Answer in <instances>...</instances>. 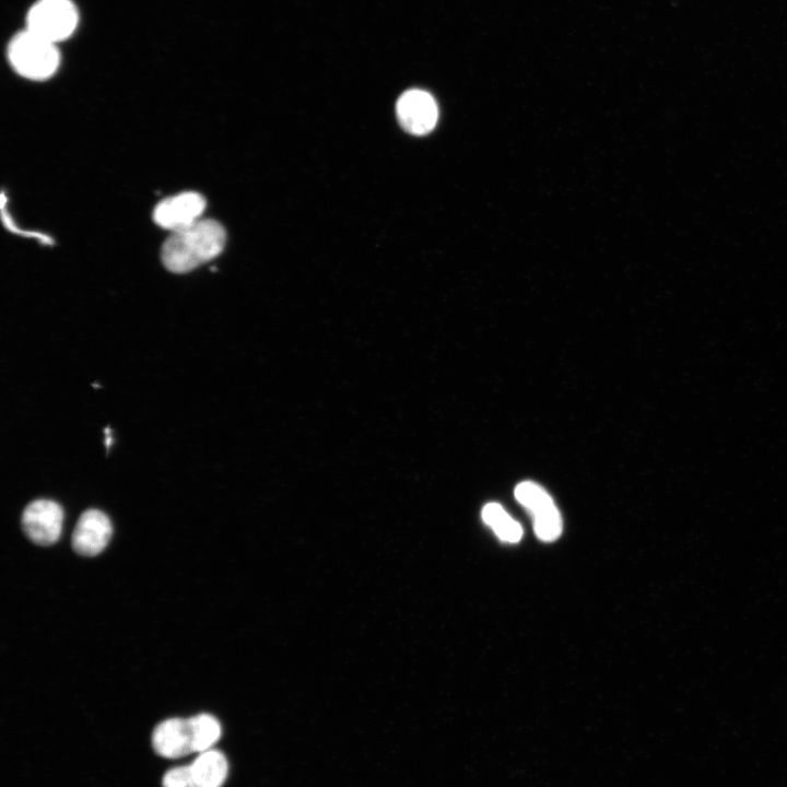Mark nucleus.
<instances>
[{
	"instance_id": "0eeeda50",
	"label": "nucleus",
	"mask_w": 787,
	"mask_h": 787,
	"mask_svg": "<svg viewBox=\"0 0 787 787\" xmlns=\"http://www.w3.org/2000/svg\"><path fill=\"white\" fill-rule=\"evenodd\" d=\"M205 209V199L195 191H185L168 197L156 204L154 222L172 233L184 230L199 220Z\"/></svg>"
},
{
	"instance_id": "7ed1b4c3",
	"label": "nucleus",
	"mask_w": 787,
	"mask_h": 787,
	"mask_svg": "<svg viewBox=\"0 0 787 787\" xmlns=\"http://www.w3.org/2000/svg\"><path fill=\"white\" fill-rule=\"evenodd\" d=\"M78 19L70 0H38L27 13L26 30L57 44L72 35Z\"/></svg>"
},
{
	"instance_id": "f257e3e1",
	"label": "nucleus",
	"mask_w": 787,
	"mask_h": 787,
	"mask_svg": "<svg viewBox=\"0 0 787 787\" xmlns=\"http://www.w3.org/2000/svg\"><path fill=\"white\" fill-rule=\"evenodd\" d=\"M225 242L226 233L219 222L201 219L172 233L162 247L161 258L169 271L185 273L218 257Z\"/></svg>"
},
{
	"instance_id": "ddd939ff",
	"label": "nucleus",
	"mask_w": 787,
	"mask_h": 787,
	"mask_svg": "<svg viewBox=\"0 0 787 787\" xmlns=\"http://www.w3.org/2000/svg\"><path fill=\"white\" fill-rule=\"evenodd\" d=\"M163 787H200L195 779L190 765L178 766L165 773Z\"/></svg>"
},
{
	"instance_id": "1a4fd4ad",
	"label": "nucleus",
	"mask_w": 787,
	"mask_h": 787,
	"mask_svg": "<svg viewBox=\"0 0 787 787\" xmlns=\"http://www.w3.org/2000/svg\"><path fill=\"white\" fill-rule=\"evenodd\" d=\"M152 747L166 759H178L195 752L189 718H168L156 725L152 732Z\"/></svg>"
},
{
	"instance_id": "9d476101",
	"label": "nucleus",
	"mask_w": 787,
	"mask_h": 787,
	"mask_svg": "<svg viewBox=\"0 0 787 787\" xmlns=\"http://www.w3.org/2000/svg\"><path fill=\"white\" fill-rule=\"evenodd\" d=\"M200 787H221L226 779L228 765L223 753L207 750L189 764Z\"/></svg>"
},
{
	"instance_id": "39448f33",
	"label": "nucleus",
	"mask_w": 787,
	"mask_h": 787,
	"mask_svg": "<svg viewBox=\"0 0 787 787\" xmlns=\"http://www.w3.org/2000/svg\"><path fill=\"white\" fill-rule=\"evenodd\" d=\"M21 522L24 533L31 541L40 545H50L61 535L63 510L55 501L35 500L24 508Z\"/></svg>"
},
{
	"instance_id": "6e6552de",
	"label": "nucleus",
	"mask_w": 787,
	"mask_h": 787,
	"mask_svg": "<svg viewBox=\"0 0 787 787\" xmlns=\"http://www.w3.org/2000/svg\"><path fill=\"white\" fill-rule=\"evenodd\" d=\"M113 535L106 514L91 508L81 514L72 533V548L82 556H95L108 544Z\"/></svg>"
},
{
	"instance_id": "f8f14e48",
	"label": "nucleus",
	"mask_w": 787,
	"mask_h": 787,
	"mask_svg": "<svg viewBox=\"0 0 787 787\" xmlns=\"http://www.w3.org/2000/svg\"><path fill=\"white\" fill-rule=\"evenodd\" d=\"M195 752H204L221 737V725L219 720L210 714H199L189 718Z\"/></svg>"
},
{
	"instance_id": "423d86ee",
	"label": "nucleus",
	"mask_w": 787,
	"mask_h": 787,
	"mask_svg": "<svg viewBox=\"0 0 787 787\" xmlns=\"http://www.w3.org/2000/svg\"><path fill=\"white\" fill-rule=\"evenodd\" d=\"M397 118L401 127L414 136L431 132L438 119V108L434 97L423 90H409L398 99Z\"/></svg>"
},
{
	"instance_id": "9b49d317",
	"label": "nucleus",
	"mask_w": 787,
	"mask_h": 787,
	"mask_svg": "<svg viewBox=\"0 0 787 787\" xmlns=\"http://www.w3.org/2000/svg\"><path fill=\"white\" fill-rule=\"evenodd\" d=\"M482 518L496 536L506 542H518L522 536L520 525L514 520L501 505L490 503L482 510Z\"/></svg>"
},
{
	"instance_id": "f03ea898",
	"label": "nucleus",
	"mask_w": 787,
	"mask_h": 787,
	"mask_svg": "<svg viewBox=\"0 0 787 787\" xmlns=\"http://www.w3.org/2000/svg\"><path fill=\"white\" fill-rule=\"evenodd\" d=\"M8 58L12 68L30 80H46L58 69L60 55L54 44L33 32L25 30L16 34L8 47Z\"/></svg>"
},
{
	"instance_id": "20e7f679",
	"label": "nucleus",
	"mask_w": 787,
	"mask_h": 787,
	"mask_svg": "<svg viewBox=\"0 0 787 787\" xmlns=\"http://www.w3.org/2000/svg\"><path fill=\"white\" fill-rule=\"evenodd\" d=\"M517 501L532 515L533 528L539 539L553 541L562 531L560 513L552 498L532 482L519 483L515 489Z\"/></svg>"
}]
</instances>
